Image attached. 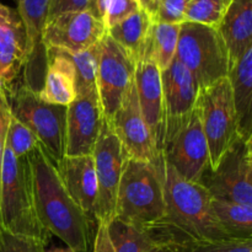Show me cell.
Segmentation results:
<instances>
[{"mask_svg": "<svg viewBox=\"0 0 252 252\" xmlns=\"http://www.w3.org/2000/svg\"><path fill=\"white\" fill-rule=\"evenodd\" d=\"M162 184L165 216L145 229L154 245L181 248L198 241L231 240L219 223L212 206L213 198L203 185L182 179L165 160Z\"/></svg>", "mask_w": 252, "mask_h": 252, "instance_id": "obj_1", "label": "cell"}, {"mask_svg": "<svg viewBox=\"0 0 252 252\" xmlns=\"http://www.w3.org/2000/svg\"><path fill=\"white\" fill-rule=\"evenodd\" d=\"M26 157L41 225L49 235L61 239L70 252H89L93 221L69 196L54 162L39 144Z\"/></svg>", "mask_w": 252, "mask_h": 252, "instance_id": "obj_2", "label": "cell"}, {"mask_svg": "<svg viewBox=\"0 0 252 252\" xmlns=\"http://www.w3.org/2000/svg\"><path fill=\"white\" fill-rule=\"evenodd\" d=\"M162 160L158 162L126 158L117 189L115 218L149 229L165 216Z\"/></svg>", "mask_w": 252, "mask_h": 252, "instance_id": "obj_3", "label": "cell"}, {"mask_svg": "<svg viewBox=\"0 0 252 252\" xmlns=\"http://www.w3.org/2000/svg\"><path fill=\"white\" fill-rule=\"evenodd\" d=\"M0 225L11 233L48 244L49 234L37 218L27 157L16 158L5 144L0 171Z\"/></svg>", "mask_w": 252, "mask_h": 252, "instance_id": "obj_4", "label": "cell"}, {"mask_svg": "<svg viewBox=\"0 0 252 252\" xmlns=\"http://www.w3.org/2000/svg\"><path fill=\"white\" fill-rule=\"evenodd\" d=\"M7 91L10 113L29 128L54 165L65 157L66 106L44 102L38 93L17 84Z\"/></svg>", "mask_w": 252, "mask_h": 252, "instance_id": "obj_5", "label": "cell"}, {"mask_svg": "<svg viewBox=\"0 0 252 252\" xmlns=\"http://www.w3.org/2000/svg\"><path fill=\"white\" fill-rule=\"evenodd\" d=\"M175 59L179 61L206 89L230 70L228 49L218 30L196 22H182Z\"/></svg>", "mask_w": 252, "mask_h": 252, "instance_id": "obj_6", "label": "cell"}, {"mask_svg": "<svg viewBox=\"0 0 252 252\" xmlns=\"http://www.w3.org/2000/svg\"><path fill=\"white\" fill-rule=\"evenodd\" d=\"M197 105L208 144L209 164L211 170H213L239 137L233 91L228 76L202 89Z\"/></svg>", "mask_w": 252, "mask_h": 252, "instance_id": "obj_7", "label": "cell"}, {"mask_svg": "<svg viewBox=\"0 0 252 252\" xmlns=\"http://www.w3.org/2000/svg\"><path fill=\"white\" fill-rule=\"evenodd\" d=\"M201 185L212 198L252 206V138H236L216 169L204 174Z\"/></svg>", "mask_w": 252, "mask_h": 252, "instance_id": "obj_8", "label": "cell"}, {"mask_svg": "<svg viewBox=\"0 0 252 252\" xmlns=\"http://www.w3.org/2000/svg\"><path fill=\"white\" fill-rule=\"evenodd\" d=\"M93 158L97 180L94 217L97 223L107 225L115 218L116 197L127 155L106 118H103Z\"/></svg>", "mask_w": 252, "mask_h": 252, "instance_id": "obj_9", "label": "cell"}, {"mask_svg": "<svg viewBox=\"0 0 252 252\" xmlns=\"http://www.w3.org/2000/svg\"><path fill=\"white\" fill-rule=\"evenodd\" d=\"M135 63L107 33L101 39L96 90L107 121L112 120L134 79Z\"/></svg>", "mask_w": 252, "mask_h": 252, "instance_id": "obj_10", "label": "cell"}, {"mask_svg": "<svg viewBox=\"0 0 252 252\" xmlns=\"http://www.w3.org/2000/svg\"><path fill=\"white\" fill-rule=\"evenodd\" d=\"M162 157L187 181L201 184L202 177L211 170L208 144L202 128L198 105L181 129L165 145Z\"/></svg>", "mask_w": 252, "mask_h": 252, "instance_id": "obj_11", "label": "cell"}, {"mask_svg": "<svg viewBox=\"0 0 252 252\" xmlns=\"http://www.w3.org/2000/svg\"><path fill=\"white\" fill-rule=\"evenodd\" d=\"M128 158L158 162L162 158L153 133L148 127L138 103L134 79L130 83L120 108L108 121Z\"/></svg>", "mask_w": 252, "mask_h": 252, "instance_id": "obj_12", "label": "cell"}, {"mask_svg": "<svg viewBox=\"0 0 252 252\" xmlns=\"http://www.w3.org/2000/svg\"><path fill=\"white\" fill-rule=\"evenodd\" d=\"M162 97H164V150L165 145L186 123L198 101V81L174 59L169 68L161 71Z\"/></svg>", "mask_w": 252, "mask_h": 252, "instance_id": "obj_13", "label": "cell"}, {"mask_svg": "<svg viewBox=\"0 0 252 252\" xmlns=\"http://www.w3.org/2000/svg\"><path fill=\"white\" fill-rule=\"evenodd\" d=\"M48 6L49 0H17V12L24 24L27 42L22 84L36 93L43 86L48 64V48L44 43Z\"/></svg>", "mask_w": 252, "mask_h": 252, "instance_id": "obj_14", "label": "cell"}, {"mask_svg": "<svg viewBox=\"0 0 252 252\" xmlns=\"http://www.w3.org/2000/svg\"><path fill=\"white\" fill-rule=\"evenodd\" d=\"M107 33L105 25L90 10L57 15L47 21L44 43L68 53H78L96 46Z\"/></svg>", "mask_w": 252, "mask_h": 252, "instance_id": "obj_15", "label": "cell"}, {"mask_svg": "<svg viewBox=\"0 0 252 252\" xmlns=\"http://www.w3.org/2000/svg\"><path fill=\"white\" fill-rule=\"evenodd\" d=\"M103 118L96 89L80 94L66 106L65 157L93 155Z\"/></svg>", "mask_w": 252, "mask_h": 252, "instance_id": "obj_16", "label": "cell"}, {"mask_svg": "<svg viewBox=\"0 0 252 252\" xmlns=\"http://www.w3.org/2000/svg\"><path fill=\"white\" fill-rule=\"evenodd\" d=\"M26 32L17 10L0 2V85L10 90L24 69Z\"/></svg>", "mask_w": 252, "mask_h": 252, "instance_id": "obj_17", "label": "cell"}, {"mask_svg": "<svg viewBox=\"0 0 252 252\" xmlns=\"http://www.w3.org/2000/svg\"><path fill=\"white\" fill-rule=\"evenodd\" d=\"M134 85L140 111L150 128L162 154L164 147V97H162L161 71L155 63L145 58L135 64Z\"/></svg>", "mask_w": 252, "mask_h": 252, "instance_id": "obj_18", "label": "cell"}, {"mask_svg": "<svg viewBox=\"0 0 252 252\" xmlns=\"http://www.w3.org/2000/svg\"><path fill=\"white\" fill-rule=\"evenodd\" d=\"M56 167L69 196L91 221L95 220L94 209L97 198V180L93 155L64 157Z\"/></svg>", "mask_w": 252, "mask_h": 252, "instance_id": "obj_19", "label": "cell"}, {"mask_svg": "<svg viewBox=\"0 0 252 252\" xmlns=\"http://www.w3.org/2000/svg\"><path fill=\"white\" fill-rule=\"evenodd\" d=\"M38 96L48 103L69 106L78 96L73 63L63 51L48 48L46 76Z\"/></svg>", "mask_w": 252, "mask_h": 252, "instance_id": "obj_20", "label": "cell"}, {"mask_svg": "<svg viewBox=\"0 0 252 252\" xmlns=\"http://www.w3.org/2000/svg\"><path fill=\"white\" fill-rule=\"evenodd\" d=\"M230 59V68L252 47V0H233L218 26Z\"/></svg>", "mask_w": 252, "mask_h": 252, "instance_id": "obj_21", "label": "cell"}, {"mask_svg": "<svg viewBox=\"0 0 252 252\" xmlns=\"http://www.w3.org/2000/svg\"><path fill=\"white\" fill-rule=\"evenodd\" d=\"M228 79L238 121L239 137L252 138V47L231 65Z\"/></svg>", "mask_w": 252, "mask_h": 252, "instance_id": "obj_22", "label": "cell"}, {"mask_svg": "<svg viewBox=\"0 0 252 252\" xmlns=\"http://www.w3.org/2000/svg\"><path fill=\"white\" fill-rule=\"evenodd\" d=\"M153 21L144 10H138L107 30V34L120 44L135 64L147 57Z\"/></svg>", "mask_w": 252, "mask_h": 252, "instance_id": "obj_23", "label": "cell"}, {"mask_svg": "<svg viewBox=\"0 0 252 252\" xmlns=\"http://www.w3.org/2000/svg\"><path fill=\"white\" fill-rule=\"evenodd\" d=\"M212 206L229 238L234 240H252V206L214 198Z\"/></svg>", "mask_w": 252, "mask_h": 252, "instance_id": "obj_24", "label": "cell"}, {"mask_svg": "<svg viewBox=\"0 0 252 252\" xmlns=\"http://www.w3.org/2000/svg\"><path fill=\"white\" fill-rule=\"evenodd\" d=\"M180 26L181 25L153 22L149 49L145 58L154 62L160 71L169 68L174 62L179 43Z\"/></svg>", "mask_w": 252, "mask_h": 252, "instance_id": "obj_25", "label": "cell"}, {"mask_svg": "<svg viewBox=\"0 0 252 252\" xmlns=\"http://www.w3.org/2000/svg\"><path fill=\"white\" fill-rule=\"evenodd\" d=\"M107 231L115 252H148L154 246L147 231L117 218L107 224Z\"/></svg>", "mask_w": 252, "mask_h": 252, "instance_id": "obj_26", "label": "cell"}, {"mask_svg": "<svg viewBox=\"0 0 252 252\" xmlns=\"http://www.w3.org/2000/svg\"><path fill=\"white\" fill-rule=\"evenodd\" d=\"M101 41L96 46L78 52V53H68L64 52L65 56L73 63L76 74V93L80 94L90 93L96 89V74H97L98 58H100Z\"/></svg>", "mask_w": 252, "mask_h": 252, "instance_id": "obj_27", "label": "cell"}, {"mask_svg": "<svg viewBox=\"0 0 252 252\" xmlns=\"http://www.w3.org/2000/svg\"><path fill=\"white\" fill-rule=\"evenodd\" d=\"M233 0H189L185 21L218 29Z\"/></svg>", "mask_w": 252, "mask_h": 252, "instance_id": "obj_28", "label": "cell"}, {"mask_svg": "<svg viewBox=\"0 0 252 252\" xmlns=\"http://www.w3.org/2000/svg\"><path fill=\"white\" fill-rule=\"evenodd\" d=\"M140 10L137 0H95V14L106 30Z\"/></svg>", "mask_w": 252, "mask_h": 252, "instance_id": "obj_29", "label": "cell"}, {"mask_svg": "<svg viewBox=\"0 0 252 252\" xmlns=\"http://www.w3.org/2000/svg\"><path fill=\"white\" fill-rule=\"evenodd\" d=\"M38 144V140L33 133L14 116L10 115L6 132V147L11 150L12 154L16 158L26 157Z\"/></svg>", "mask_w": 252, "mask_h": 252, "instance_id": "obj_30", "label": "cell"}, {"mask_svg": "<svg viewBox=\"0 0 252 252\" xmlns=\"http://www.w3.org/2000/svg\"><path fill=\"white\" fill-rule=\"evenodd\" d=\"M177 252H252V240L198 241L176 248Z\"/></svg>", "mask_w": 252, "mask_h": 252, "instance_id": "obj_31", "label": "cell"}, {"mask_svg": "<svg viewBox=\"0 0 252 252\" xmlns=\"http://www.w3.org/2000/svg\"><path fill=\"white\" fill-rule=\"evenodd\" d=\"M0 252H46V244L38 239L17 235L0 225Z\"/></svg>", "mask_w": 252, "mask_h": 252, "instance_id": "obj_32", "label": "cell"}, {"mask_svg": "<svg viewBox=\"0 0 252 252\" xmlns=\"http://www.w3.org/2000/svg\"><path fill=\"white\" fill-rule=\"evenodd\" d=\"M189 0H158L157 12L153 17L154 24L181 25L185 22Z\"/></svg>", "mask_w": 252, "mask_h": 252, "instance_id": "obj_33", "label": "cell"}, {"mask_svg": "<svg viewBox=\"0 0 252 252\" xmlns=\"http://www.w3.org/2000/svg\"><path fill=\"white\" fill-rule=\"evenodd\" d=\"M10 115L11 113H10L7 91L4 86L0 85V171H1V161L5 152V144H6V132Z\"/></svg>", "mask_w": 252, "mask_h": 252, "instance_id": "obj_34", "label": "cell"}, {"mask_svg": "<svg viewBox=\"0 0 252 252\" xmlns=\"http://www.w3.org/2000/svg\"><path fill=\"white\" fill-rule=\"evenodd\" d=\"M89 6L90 0H49L48 20L64 12L89 10Z\"/></svg>", "mask_w": 252, "mask_h": 252, "instance_id": "obj_35", "label": "cell"}, {"mask_svg": "<svg viewBox=\"0 0 252 252\" xmlns=\"http://www.w3.org/2000/svg\"><path fill=\"white\" fill-rule=\"evenodd\" d=\"M94 252H115L106 224L98 223L95 240H94Z\"/></svg>", "mask_w": 252, "mask_h": 252, "instance_id": "obj_36", "label": "cell"}, {"mask_svg": "<svg viewBox=\"0 0 252 252\" xmlns=\"http://www.w3.org/2000/svg\"><path fill=\"white\" fill-rule=\"evenodd\" d=\"M138 4H139L140 9L144 10L148 15L150 16L153 21V17H154L155 12H157L158 7V0H137Z\"/></svg>", "mask_w": 252, "mask_h": 252, "instance_id": "obj_37", "label": "cell"}, {"mask_svg": "<svg viewBox=\"0 0 252 252\" xmlns=\"http://www.w3.org/2000/svg\"><path fill=\"white\" fill-rule=\"evenodd\" d=\"M148 252H177L176 248L169 245H154Z\"/></svg>", "mask_w": 252, "mask_h": 252, "instance_id": "obj_38", "label": "cell"}, {"mask_svg": "<svg viewBox=\"0 0 252 252\" xmlns=\"http://www.w3.org/2000/svg\"><path fill=\"white\" fill-rule=\"evenodd\" d=\"M89 10H90L93 14H95V0H90V6H89Z\"/></svg>", "mask_w": 252, "mask_h": 252, "instance_id": "obj_39", "label": "cell"}]
</instances>
